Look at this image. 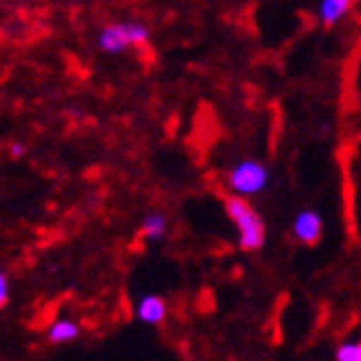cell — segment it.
Segmentation results:
<instances>
[{
  "mask_svg": "<svg viewBox=\"0 0 361 361\" xmlns=\"http://www.w3.org/2000/svg\"><path fill=\"white\" fill-rule=\"evenodd\" d=\"M142 238L145 240H150V243H155V240H163L168 235V217L163 214V212H147L142 217Z\"/></svg>",
  "mask_w": 361,
  "mask_h": 361,
  "instance_id": "cell-8",
  "label": "cell"
},
{
  "mask_svg": "<svg viewBox=\"0 0 361 361\" xmlns=\"http://www.w3.org/2000/svg\"><path fill=\"white\" fill-rule=\"evenodd\" d=\"M227 188H230V194L235 196H258L264 194L266 188L271 183V173L266 163L256 158H245V160H238L230 171H227V178H225Z\"/></svg>",
  "mask_w": 361,
  "mask_h": 361,
  "instance_id": "cell-2",
  "label": "cell"
},
{
  "mask_svg": "<svg viewBox=\"0 0 361 361\" xmlns=\"http://www.w3.org/2000/svg\"><path fill=\"white\" fill-rule=\"evenodd\" d=\"M225 212L230 222L238 230V245L245 253L261 250L266 245V222L261 217V212L245 199V196L230 194L225 199Z\"/></svg>",
  "mask_w": 361,
  "mask_h": 361,
  "instance_id": "cell-1",
  "label": "cell"
},
{
  "mask_svg": "<svg viewBox=\"0 0 361 361\" xmlns=\"http://www.w3.org/2000/svg\"><path fill=\"white\" fill-rule=\"evenodd\" d=\"M80 336V323L73 317H60L47 328V338L49 343H73Z\"/></svg>",
  "mask_w": 361,
  "mask_h": 361,
  "instance_id": "cell-7",
  "label": "cell"
},
{
  "mask_svg": "<svg viewBox=\"0 0 361 361\" xmlns=\"http://www.w3.org/2000/svg\"><path fill=\"white\" fill-rule=\"evenodd\" d=\"M8 300H11V276L0 269V310L6 307Z\"/></svg>",
  "mask_w": 361,
  "mask_h": 361,
  "instance_id": "cell-10",
  "label": "cell"
},
{
  "mask_svg": "<svg viewBox=\"0 0 361 361\" xmlns=\"http://www.w3.org/2000/svg\"><path fill=\"white\" fill-rule=\"evenodd\" d=\"M147 42H150V26L142 21L109 23L98 34V49L109 54H121L129 47H145Z\"/></svg>",
  "mask_w": 361,
  "mask_h": 361,
  "instance_id": "cell-3",
  "label": "cell"
},
{
  "mask_svg": "<svg viewBox=\"0 0 361 361\" xmlns=\"http://www.w3.org/2000/svg\"><path fill=\"white\" fill-rule=\"evenodd\" d=\"M351 8H354V0H320L317 16H320L323 26H336L351 13Z\"/></svg>",
  "mask_w": 361,
  "mask_h": 361,
  "instance_id": "cell-6",
  "label": "cell"
},
{
  "mask_svg": "<svg viewBox=\"0 0 361 361\" xmlns=\"http://www.w3.org/2000/svg\"><path fill=\"white\" fill-rule=\"evenodd\" d=\"M23 152H26V147H23L21 142L11 145V158H23Z\"/></svg>",
  "mask_w": 361,
  "mask_h": 361,
  "instance_id": "cell-11",
  "label": "cell"
},
{
  "mask_svg": "<svg viewBox=\"0 0 361 361\" xmlns=\"http://www.w3.org/2000/svg\"><path fill=\"white\" fill-rule=\"evenodd\" d=\"M336 361H361V343L359 341H343L336 348Z\"/></svg>",
  "mask_w": 361,
  "mask_h": 361,
  "instance_id": "cell-9",
  "label": "cell"
},
{
  "mask_svg": "<svg viewBox=\"0 0 361 361\" xmlns=\"http://www.w3.org/2000/svg\"><path fill=\"white\" fill-rule=\"evenodd\" d=\"M292 235L302 245H315L323 238V214L315 209H302L292 222Z\"/></svg>",
  "mask_w": 361,
  "mask_h": 361,
  "instance_id": "cell-4",
  "label": "cell"
},
{
  "mask_svg": "<svg viewBox=\"0 0 361 361\" xmlns=\"http://www.w3.org/2000/svg\"><path fill=\"white\" fill-rule=\"evenodd\" d=\"M137 320H142L145 325H160L166 323L168 317V302L160 294H145L135 305Z\"/></svg>",
  "mask_w": 361,
  "mask_h": 361,
  "instance_id": "cell-5",
  "label": "cell"
}]
</instances>
